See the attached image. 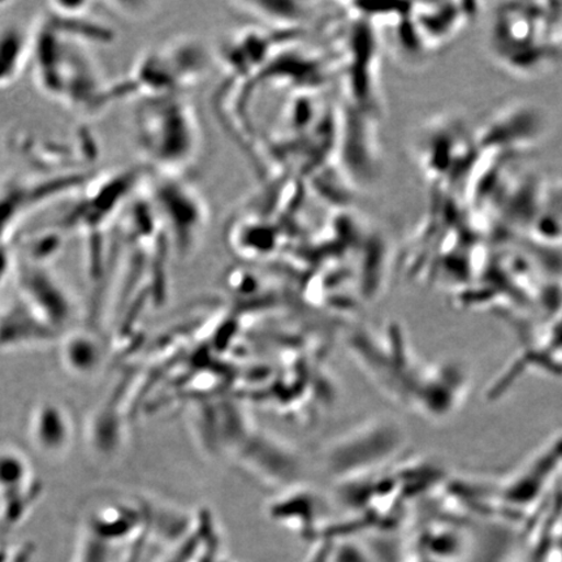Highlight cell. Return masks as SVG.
<instances>
[{"label": "cell", "mask_w": 562, "mask_h": 562, "mask_svg": "<svg viewBox=\"0 0 562 562\" xmlns=\"http://www.w3.org/2000/svg\"><path fill=\"white\" fill-rule=\"evenodd\" d=\"M34 38L15 21L0 23V89L11 87L23 74L33 56Z\"/></svg>", "instance_id": "cell-1"}]
</instances>
